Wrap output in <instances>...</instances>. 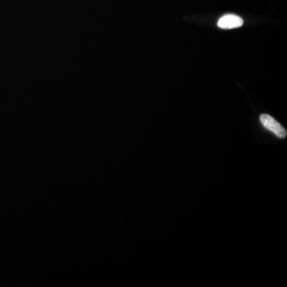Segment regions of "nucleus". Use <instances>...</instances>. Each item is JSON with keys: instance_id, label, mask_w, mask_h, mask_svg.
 <instances>
[{"instance_id": "obj_1", "label": "nucleus", "mask_w": 287, "mask_h": 287, "mask_svg": "<svg viewBox=\"0 0 287 287\" xmlns=\"http://www.w3.org/2000/svg\"><path fill=\"white\" fill-rule=\"evenodd\" d=\"M260 121L265 128L274 132L278 137L285 138L286 136L287 132L285 128L271 116L268 114H262L260 116Z\"/></svg>"}, {"instance_id": "obj_2", "label": "nucleus", "mask_w": 287, "mask_h": 287, "mask_svg": "<svg viewBox=\"0 0 287 287\" xmlns=\"http://www.w3.org/2000/svg\"><path fill=\"white\" fill-rule=\"evenodd\" d=\"M243 24L242 18L235 15H226L218 21V26L222 29H233Z\"/></svg>"}]
</instances>
